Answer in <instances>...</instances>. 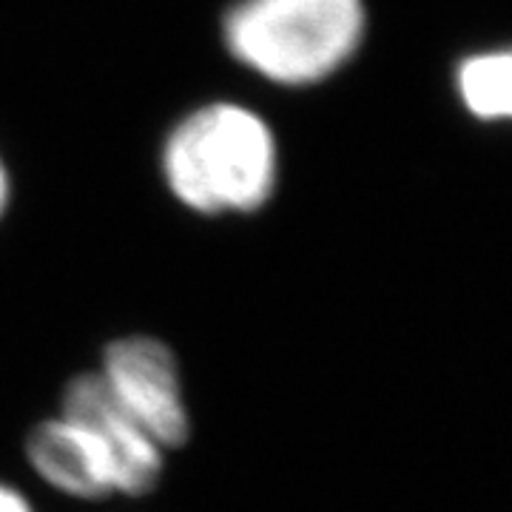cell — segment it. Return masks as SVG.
Returning a JSON list of instances; mask_svg holds the SVG:
<instances>
[{
	"label": "cell",
	"instance_id": "8",
	"mask_svg": "<svg viewBox=\"0 0 512 512\" xmlns=\"http://www.w3.org/2000/svg\"><path fill=\"white\" fill-rule=\"evenodd\" d=\"M3 200H6V183H3V171H0V208H3Z\"/></svg>",
	"mask_w": 512,
	"mask_h": 512
},
{
	"label": "cell",
	"instance_id": "3",
	"mask_svg": "<svg viewBox=\"0 0 512 512\" xmlns=\"http://www.w3.org/2000/svg\"><path fill=\"white\" fill-rule=\"evenodd\" d=\"M134 419L160 444V450H180L191 433L183 376L174 350L154 336H120L103 350L97 370Z\"/></svg>",
	"mask_w": 512,
	"mask_h": 512
},
{
	"label": "cell",
	"instance_id": "6",
	"mask_svg": "<svg viewBox=\"0 0 512 512\" xmlns=\"http://www.w3.org/2000/svg\"><path fill=\"white\" fill-rule=\"evenodd\" d=\"M467 109L484 120H512V52L470 57L458 72Z\"/></svg>",
	"mask_w": 512,
	"mask_h": 512
},
{
	"label": "cell",
	"instance_id": "7",
	"mask_svg": "<svg viewBox=\"0 0 512 512\" xmlns=\"http://www.w3.org/2000/svg\"><path fill=\"white\" fill-rule=\"evenodd\" d=\"M0 512H35L29 498L9 484H0Z\"/></svg>",
	"mask_w": 512,
	"mask_h": 512
},
{
	"label": "cell",
	"instance_id": "2",
	"mask_svg": "<svg viewBox=\"0 0 512 512\" xmlns=\"http://www.w3.org/2000/svg\"><path fill=\"white\" fill-rule=\"evenodd\" d=\"M362 29V0H242L225 20V40L276 83H313L353 55Z\"/></svg>",
	"mask_w": 512,
	"mask_h": 512
},
{
	"label": "cell",
	"instance_id": "4",
	"mask_svg": "<svg viewBox=\"0 0 512 512\" xmlns=\"http://www.w3.org/2000/svg\"><path fill=\"white\" fill-rule=\"evenodd\" d=\"M60 413L83 424L100 441L114 467L117 495L137 498L151 493L160 484L165 453L148 436L146 427L114 399V393L97 370L80 373L66 384Z\"/></svg>",
	"mask_w": 512,
	"mask_h": 512
},
{
	"label": "cell",
	"instance_id": "1",
	"mask_svg": "<svg viewBox=\"0 0 512 512\" xmlns=\"http://www.w3.org/2000/svg\"><path fill=\"white\" fill-rule=\"evenodd\" d=\"M165 177L177 200L200 214L254 211L274 191V137L251 111L208 106L168 140Z\"/></svg>",
	"mask_w": 512,
	"mask_h": 512
},
{
	"label": "cell",
	"instance_id": "5",
	"mask_svg": "<svg viewBox=\"0 0 512 512\" xmlns=\"http://www.w3.org/2000/svg\"><path fill=\"white\" fill-rule=\"evenodd\" d=\"M26 458L37 476L57 493L80 501L117 495V478L106 450L83 424L63 413L29 430Z\"/></svg>",
	"mask_w": 512,
	"mask_h": 512
}]
</instances>
